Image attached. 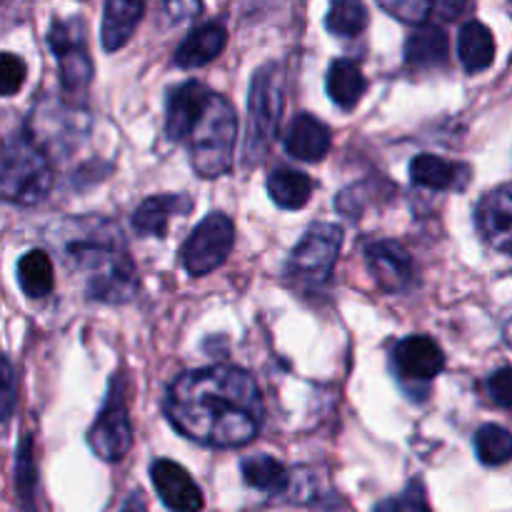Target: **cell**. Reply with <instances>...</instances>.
<instances>
[{
	"mask_svg": "<svg viewBox=\"0 0 512 512\" xmlns=\"http://www.w3.org/2000/svg\"><path fill=\"white\" fill-rule=\"evenodd\" d=\"M33 443L30 438H23V443L18 445V470H15V480H18V495L23 500L25 508H33V498H35V463H33V453H30Z\"/></svg>",
	"mask_w": 512,
	"mask_h": 512,
	"instance_id": "f1b7e54d",
	"label": "cell"
},
{
	"mask_svg": "<svg viewBox=\"0 0 512 512\" xmlns=\"http://www.w3.org/2000/svg\"><path fill=\"white\" fill-rule=\"evenodd\" d=\"M340 248H343V230L333 223H315L290 255L288 278L305 290L323 288L333 275Z\"/></svg>",
	"mask_w": 512,
	"mask_h": 512,
	"instance_id": "8992f818",
	"label": "cell"
},
{
	"mask_svg": "<svg viewBox=\"0 0 512 512\" xmlns=\"http://www.w3.org/2000/svg\"><path fill=\"white\" fill-rule=\"evenodd\" d=\"M240 473H243V480L250 488L268 495L288 493L290 483H293L288 468L280 460L270 458V455H250L240 465Z\"/></svg>",
	"mask_w": 512,
	"mask_h": 512,
	"instance_id": "603a6c76",
	"label": "cell"
},
{
	"mask_svg": "<svg viewBox=\"0 0 512 512\" xmlns=\"http://www.w3.org/2000/svg\"><path fill=\"white\" fill-rule=\"evenodd\" d=\"M325 88L328 95L333 98V103L343 110H353L360 103V98L365 95L368 88V80H365L363 70L348 58L333 60L328 70V80H325Z\"/></svg>",
	"mask_w": 512,
	"mask_h": 512,
	"instance_id": "44dd1931",
	"label": "cell"
},
{
	"mask_svg": "<svg viewBox=\"0 0 512 512\" xmlns=\"http://www.w3.org/2000/svg\"><path fill=\"white\" fill-rule=\"evenodd\" d=\"M330 143H333L330 128L310 113L293 118V123L285 130V150H288V155L305 160V163L323 160L328 155Z\"/></svg>",
	"mask_w": 512,
	"mask_h": 512,
	"instance_id": "9a60e30c",
	"label": "cell"
},
{
	"mask_svg": "<svg viewBox=\"0 0 512 512\" xmlns=\"http://www.w3.org/2000/svg\"><path fill=\"white\" fill-rule=\"evenodd\" d=\"M165 415L185 438L208 448H240L263 425V393L253 375L233 365L190 370L170 383Z\"/></svg>",
	"mask_w": 512,
	"mask_h": 512,
	"instance_id": "6da1fadb",
	"label": "cell"
},
{
	"mask_svg": "<svg viewBox=\"0 0 512 512\" xmlns=\"http://www.w3.org/2000/svg\"><path fill=\"white\" fill-rule=\"evenodd\" d=\"M235 245V225L225 213H210L208 218L195 225L193 233L183 243L180 258L185 270L195 278L213 273L215 268L228 260L230 250Z\"/></svg>",
	"mask_w": 512,
	"mask_h": 512,
	"instance_id": "52a82bcc",
	"label": "cell"
},
{
	"mask_svg": "<svg viewBox=\"0 0 512 512\" xmlns=\"http://www.w3.org/2000/svg\"><path fill=\"white\" fill-rule=\"evenodd\" d=\"M120 512H148V505H145L143 495L133 493L128 500H125L123 508H120Z\"/></svg>",
	"mask_w": 512,
	"mask_h": 512,
	"instance_id": "d590c367",
	"label": "cell"
},
{
	"mask_svg": "<svg viewBox=\"0 0 512 512\" xmlns=\"http://www.w3.org/2000/svg\"><path fill=\"white\" fill-rule=\"evenodd\" d=\"M25 75H28L25 60L18 58L15 53H3V58H0V90H3L5 98H10V95L23 88Z\"/></svg>",
	"mask_w": 512,
	"mask_h": 512,
	"instance_id": "4dcf8cb0",
	"label": "cell"
},
{
	"mask_svg": "<svg viewBox=\"0 0 512 512\" xmlns=\"http://www.w3.org/2000/svg\"><path fill=\"white\" fill-rule=\"evenodd\" d=\"M488 393L495 405H500V408H512V368H500L490 375Z\"/></svg>",
	"mask_w": 512,
	"mask_h": 512,
	"instance_id": "1f68e13d",
	"label": "cell"
},
{
	"mask_svg": "<svg viewBox=\"0 0 512 512\" xmlns=\"http://www.w3.org/2000/svg\"><path fill=\"white\" fill-rule=\"evenodd\" d=\"M210 98H213V90H208L198 80H190V83L170 90L168 108H165V133L173 143L190 138L198 120L203 118Z\"/></svg>",
	"mask_w": 512,
	"mask_h": 512,
	"instance_id": "8fae6325",
	"label": "cell"
},
{
	"mask_svg": "<svg viewBox=\"0 0 512 512\" xmlns=\"http://www.w3.org/2000/svg\"><path fill=\"white\" fill-rule=\"evenodd\" d=\"M150 478H153L155 493L170 512L203 510V493L183 465L173 463V460H155L150 468Z\"/></svg>",
	"mask_w": 512,
	"mask_h": 512,
	"instance_id": "7c38bea8",
	"label": "cell"
},
{
	"mask_svg": "<svg viewBox=\"0 0 512 512\" xmlns=\"http://www.w3.org/2000/svg\"><path fill=\"white\" fill-rule=\"evenodd\" d=\"M18 285L25 293V298H48L55 285V273L45 250H28L18 260Z\"/></svg>",
	"mask_w": 512,
	"mask_h": 512,
	"instance_id": "d4e9b609",
	"label": "cell"
},
{
	"mask_svg": "<svg viewBox=\"0 0 512 512\" xmlns=\"http://www.w3.org/2000/svg\"><path fill=\"white\" fill-rule=\"evenodd\" d=\"M460 63L468 73H483L495 60V38L488 25L480 20H468L458 33Z\"/></svg>",
	"mask_w": 512,
	"mask_h": 512,
	"instance_id": "ffe728a7",
	"label": "cell"
},
{
	"mask_svg": "<svg viewBox=\"0 0 512 512\" xmlns=\"http://www.w3.org/2000/svg\"><path fill=\"white\" fill-rule=\"evenodd\" d=\"M225 43H228V30H225V25L218 23V20H210V23L195 28L180 43V48L175 50V65L185 70L208 65L210 60H215L223 53Z\"/></svg>",
	"mask_w": 512,
	"mask_h": 512,
	"instance_id": "2e32d148",
	"label": "cell"
},
{
	"mask_svg": "<svg viewBox=\"0 0 512 512\" xmlns=\"http://www.w3.org/2000/svg\"><path fill=\"white\" fill-rule=\"evenodd\" d=\"M13 368H10V360H5L3 365V420H10L13 413Z\"/></svg>",
	"mask_w": 512,
	"mask_h": 512,
	"instance_id": "e575fe53",
	"label": "cell"
},
{
	"mask_svg": "<svg viewBox=\"0 0 512 512\" xmlns=\"http://www.w3.org/2000/svg\"><path fill=\"white\" fill-rule=\"evenodd\" d=\"M380 8L403 23L420 25L433 13V0H378Z\"/></svg>",
	"mask_w": 512,
	"mask_h": 512,
	"instance_id": "f546056e",
	"label": "cell"
},
{
	"mask_svg": "<svg viewBox=\"0 0 512 512\" xmlns=\"http://www.w3.org/2000/svg\"><path fill=\"white\" fill-rule=\"evenodd\" d=\"M480 235L498 253L512 255V183L490 190L475 210Z\"/></svg>",
	"mask_w": 512,
	"mask_h": 512,
	"instance_id": "5bb4252c",
	"label": "cell"
},
{
	"mask_svg": "<svg viewBox=\"0 0 512 512\" xmlns=\"http://www.w3.org/2000/svg\"><path fill=\"white\" fill-rule=\"evenodd\" d=\"M283 115V80L278 65H263L255 73L248 98V128H245L243 158L245 165H255L278 135Z\"/></svg>",
	"mask_w": 512,
	"mask_h": 512,
	"instance_id": "5b68a950",
	"label": "cell"
},
{
	"mask_svg": "<svg viewBox=\"0 0 512 512\" xmlns=\"http://www.w3.org/2000/svg\"><path fill=\"white\" fill-rule=\"evenodd\" d=\"M268 195L283 210H300L313 195V183L305 173L293 168H278L268 178Z\"/></svg>",
	"mask_w": 512,
	"mask_h": 512,
	"instance_id": "cb8c5ba5",
	"label": "cell"
},
{
	"mask_svg": "<svg viewBox=\"0 0 512 512\" xmlns=\"http://www.w3.org/2000/svg\"><path fill=\"white\" fill-rule=\"evenodd\" d=\"M470 0H433V10L443 20H458L468 10Z\"/></svg>",
	"mask_w": 512,
	"mask_h": 512,
	"instance_id": "836d02e7",
	"label": "cell"
},
{
	"mask_svg": "<svg viewBox=\"0 0 512 512\" xmlns=\"http://www.w3.org/2000/svg\"><path fill=\"white\" fill-rule=\"evenodd\" d=\"M395 370L403 380L413 383H430L445 368V355L440 345L428 335H410L400 340L393 350Z\"/></svg>",
	"mask_w": 512,
	"mask_h": 512,
	"instance_id": "4fadbf2b",
	"label": "cell"
},
{
	"mask_svg": "<svg viewBox=\"0 0 512 512\" xmlns=\"http://www.w3.org/2000/svg\"><path fill=\"white\" fill-rule=\"evenodd\" d=\"M0 193L8 203L35 205L48 195L53 170L40 150V143L28 133H15L3 145Z\"/></svg>",
	"mask_w": 512,
	"mask_h": 512,
	"instance_id": "277c9868",
	"label": "cell"
},
{
	"mask_svg": "<svg viewBox=\"0 0 512 512\" xmlns=\"http://www.w3.org/2000/svg\"><path fill=\"white\" fill-rule=\"evenodd\" d=\"M368 25V10L363 0H330L325 28L338 38H355Z\"/></svg>",
	"mask_w": 512,
	"mask_h": 512,
	"instance_id": "484cf974",
	"label": "cell"
},
{
	"mask_svg": "<svg viewBox=\"0 0 512 512\" xmlns=\"http://www.w3.org/2000/svg\"><path fill=\"white\" fill-rule=\"evenodd\" d=\"M375 512H433L428 503V493H425V485L420 480H410L408 488L403 490L395 498L383 500V503L375 508Z\"/></svg>",
	"mask_w": 512,
	"mask_h": 512,
	"instance_id": "83f0119b",
	"label": "cell"
},
{
	"mask_svg": "<svg viewBox=\"0 0 512 512\" xmlns=\"http://www.w3.org/2000/svg\"><path fill=\"white\" fill-rule=\"evenodd\" d=\"M53 240L65 263L85 280V293L103 303H128L138 293L135 265L118 225L103 218L65 220Z\"/></svg>",
	"mask_w": 512,
	"mask_h": 512,
	"instance_id": "7a4b0ae2",
	"label": "cell"
},
{
	"mask_svg": "<svg viewBox=\"0 0 512 512\" xmlns=\"http://www.w3.org/2000/svg\"><path fill=\"white\" fill-rule=\"evenodd\" d=\"M50 50L58 58L60 83L68 95H83L93 80V60L85 43L83 20L73 18L65 23H53L48 33Z\"/></svg>",
	"mask_w": 512,
	"mask_h": 512,
	"instance_id": "ba28073f",
	"label": "cell"
},
{
	"mask_svg": "<svg viewBox=\"0 0 512 512\" xmlns=\"http://www.w3.org/2000/svg\"><path fill=\"white\" fill-rule=\"evenodd\" d=\"M475 453L480 463L488 468H498L512 460V433L500 425H483L475 433Z\"/></svg>",
	"mask_w": 512,
	"mask_h": 512,
	"instance_id": "4316f807",
	"label": "cell"
},
{
	"mask_svg": "<svg viewBox=\"0 0 512 512\" xmlns=\"http://www.w3.org/2000/svg\"><path fill=\"white\" fill-rule=\"evenodd\" d=\"M88 443L98 458L115 463V460L125 458L133 445V430H130V415L128 403L123 395V383L118 378L110 385L108 400H105L103 410H100L98 420L90 428Z\"/></svg>",
	"mask_w": 512,
	"mask_h": 512,
	"instance_id": "9c48e42d",
	"label": "cell"
},
{
	"mask_svg": "<svg viewBox=\"0 0 512 512\" xmlns=\"http://www.w3.org/2000/svg\"><path fill=\"white\" fill-rule=\"evenodd\" d=\"M193 203L185 195H153L145 203H140L133 213V228L140 235L150 238H165L168 223L173 213H190Z\"/></svg>",
	"mask_w": 512,
	"mask_h": 512,
	"instance_id": "d6986e66",
	"label": "cell"
},
{
	"mask_svg": "<svg viewBox=\"0 0 512 512\" xmlns=\"http://www.w3.org/2000/svg\"><path fill=\"white\" fill-rule=\"evenodd\" d=\"M235 140H238V115L228 98L213 93L203 118L190 133V158L200 178H220L233 165Z\"/></svg>",
	"mask_w": 512,
	"mask_h": 512,
	"instance_id": "3957f363",
	"label": "cell"
},
{
	"mask_svg": "<svg viewBox=\"0 0 512 512\" xmlns=\"http://www.w3.org/2000/svg\"><path fill=\"white\" fill-rule=\"evenodd\" d=\"M145 13V0H105L103 10V28H100V40L108 53L123 48L133 38L140 18Z\"/></svg>",
	"mask_w": 512,
	"mask_h": 512,
	"instance_id": "e0dca14e",
	"label": "cell"
},
{
	"mask_svg": "<svg viewBox=\"0 0 512 512\" xmlns=\"http://www.w3.org/2000/svg\"><path fill=\"white\" fill-rule=\"evenodd\" d=\"M468 175L465 165L450 163L440 155L423 153L410 163V180L428 190H460L468 185Z\"/></svg>",
	"mask_w": 512,
	"mask_h": 512,
	"instance_id": "ac0fdd59",
	"label": "cell"
},
{
	"mask_svg": "<svg viewBox=\"0 0 512 512\" xmlns=\"http://www.w3.org/2000/svg\"><path fill=\"white\" fill-rule=\"evenodd\" d=\"M365 260L385 293H403L413 283V258L398 240H373L365 248Z\"/></svg>",
	"mask_w": 512,
	"mask_h": 512,
	"instance_id": "30bf717a",
	"label": "cell"
},
{
	"mask_svg": "<svg viewBox=\"0 0 512 512\" xmlns=\"http://www.w3.org/2000/svg\"><path fill=\"white\" fill-rule=\"evenodd\" d=\"M503 335H505V343H508L510 348H512V313L508 315V318H505V323H503Z\"/></svg>",
	"mask_w": 512,
	"mask_h": 512,
	"instance_id": "8d00e7d4",
	"label": "cell"
},
{
	"mask_svg": "<svg viewBox=\"0 0 512 512\" xmlns=\"http://www.w3.org/2000/svg\"><path fill=\"white\" fill-rule=\"evenodd\" d=\"M165 10L175 23L180 20H190L203 10V0H165Z\"/></svg>",
	"mask_w": 512,
	"mask_h": 512,
	"instance_id": "d6a6232c",
	"label": "cell"
},
{
	"mask_svg": "<svg viewBox=\"0 0 512 512\" xmlns=\"http://www.w3.org/2000/svg\"><path fill=\"white\" fill-rule=\"evenodd\" d=\"M448 58V35L440 25H420L405 40V60L413 68H435Z\"/></svg>",
	"mask_w": 512,
	"mask_h": 512,
	"instance_id": "7402d4cb",
	"label": "cell"
}]
</instances>
